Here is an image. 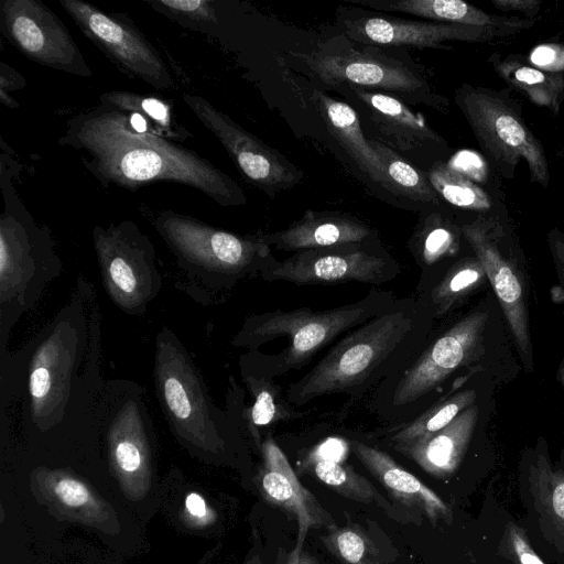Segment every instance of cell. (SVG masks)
I'll return each mask as SVG.
<instances>
[{"mask_svg":"<svg viewBox=\"0 0 564 564\" xmlns=\"http://www.w3.org/2000/svg\"><path fill=\"white\" fill-rule=\"evenodd\" d=\"M58 143L87 153L84 165L102 186L135 191L154 182H172L197 189L224 207L247 203L240 185L205 158L137 130L122 110L100 101L72 118Z\"/></svg>","mask_w":564,"mask_h":564,"instance_id":"1","label":"cell"},{"mask_svg":"<svg viewBox=\"0 0 564 564\" xmlns=\"http://www.w3.org/2000/svg\"><path fill=\"white\" fill-rule=\"evenodd\" d=\"M434 316L419 299H397L383 313L339 337L318 361L286 390L301 406L319 397L359 398L389 379L427 344Z\"/></svg>","mask_w":564,"mask_h":564,"instance_id":"2","label":"cell"},{"mask_svg":"<svg viewBox=\"0 0 564 564\" xmlns=\"http://www.w3.org/2000/svg\"><path fill=\"white\" fill-rule=\"evenodd\" d=\"M395 301L392 292L372 290L359 301L335 308L301 307L252 314L231 340L234 346L249 349L239 360L240 370L268 379L299 370L344 334L383 313Z\"/></svg>","mask_w":564,"mask_h":564,"instance_id":"3","label":"cell"},{"mask_svg":"<svg viewBox=\"0 0 564 564\" xmlns=\"http://www.w3.org/2000/svg\"><path fill=\"white\" fill-rule=\"evenodd\" d=\"M1 164L0 330L2 343L19 318L62 271L54 241L22 205Z\"/></svg>","mask_w":564,"mask_h":564,"instance_id":"4","label":"cell"},{"mask_svg":"<svg viewBox=\"0 0 564 564\" xmlns=\"http://www.w3.org/2000/svg\"><path fill=\"white\" fill-rule=\"evenodd\" d=\"M153 225L187 278L212 289L261 276L276 261L261 235L240 236L171 209L159 212Z\"/></svg>","mask_w":564,"mask_h":564,"instance_id":"5","label":"cell"},{"mask_svg":"<svg viewBox=\"0 0 564 564\" xmlns=\"http://www.w3.org/2000/svg\"><path fill=\"white\" fill-rule=\"evenodd\" d=\"M154 386L165 420L184 445L204 454L224 449L237 423L215 405L193 358L166 327L155 340Z\"/></svg>","mask_w":564,"mask_h":564,"instance_id":"6","label":"cell"},{"mask_svg":"<svg viewBox=\"0 0 564 564\" xmlns=\"http://www.w3.org/2000/svg\"><path fill=\"white\" fill-rule=\"evenodd\" d=\"M487 321L486 308L474 310L429 340L404 368L375 389L373 410L401 425L421 414L429 397L477 356Z\"/></svg>","mask_w":564,"mask_h":564,"instance_id":"7","label":"cell"},{"mask_svg":"<svg viewBox=\"0 0 564 564\" xmlns=\"http://www.w3.org/2000/svg\"><path fill=\"white\" fill-rule=\"evenodd\" d=\"M82 296L74 300L44 330L28 367L30 416L36 426L62 423L84 359L86 321Z\"/></svg>","mask_w":564,"mask_h":564,"instance_id":"8","label":"cell"},{"mask_svg":"<svg viewBox=\"0 0 564 564\" xmlns=\"http://www.w3.org/2000/svg\"><path fill=\"white\" fill-rule=\"evenodd\" d=\"M349 39L336 36L297 57L327 86L381 89L433 107L440 105L442 99L432 91L421 72L369 45L358 48Z\"/></svg>","mask_w":564,"mask_h":564,"instance_id":"9","label":"cell"},{"mask_svg":"<svg viewBox=\"0 0 564 564\" xmlns=\"http://www.w3.org/2000/svg\"><path fill=\"white\" fill-rule=\"evenodd\" d=\"M93 243L111 301L127 314H143L162 286L150 238L135 223L126 219L95 226Z\"/></svg>","mask_w":564,"mask_h":564,"instance_id":"10","label":"cell"},{"mask_svg":"<svg viewBox=\"0 0 564 564\" xmlns=\"http://www.w3.org/2000/svg\"><path fill=\"white\" fill-rule=\"evenodd\" d=\"M455 99L479 144L500 169L512 174L524 160L532 181L547 186L550 173L542 145L510 105L489 90L469 85L460 87Z\"/></svg>","mask_w":564,"mask_h":564,"instance_id":"11","label":"cell"},{"mask_svg":"<svg viewBox=\"0 0 564 564\" xmlns=\"http://www.w3.org/2000/svg\"><path fill=\"white\" fill-rule=\"evenodd\" d=\"M84 35L130 77L171 90L176 83L159 51L127 17L79 0H58Z\"/></svg>","mask_w":564,"mask_h":564,"instance_id":"12","label":"cell"},{"mask_svg":"<svg viewBox=\"0 0 564 564\" xmlns=\"http://www.w3.org/2000/svg\"><path fill=\"white\" fill-rule=\"evenodd\" d=\"M399 264L383 250L351 243L295 252L275 261L262 274L267 282L332 285L347 282L382 284L400 274Z\"/></svg>","mask_w":564,"mask_h":564,"instance_id":"13","label":"cell"},{"mask_svg":"<svg viewBox=\"0 0 564 564\" xmlns=\"http://www.w3.org/2000/svg\"><path fill=\"white\" fill-rule=\"evenodd\" d=\"M0 28L29 59L72 75L89 77L91 69L64 22L39 0H2Z\"/></svg>","mask_w":564,"mask_h":564,"instance_id":"14","label":"cell"},{"mask_svg":"<svg viewBox=\"0 0 564 564\" xmlns=\"http://www.w3.org/2000/svg\"><path fill=\"white\" fill-rule=\"evenodd\" d=\"M185 105L223 144L245 177L268 196L299 184L304 173L205 98L186 93Z\"/></svg>","mask_w":564,"mask_h":564,"instance_id":"15","label":"cell"},{"mask_svg":"<svg viewBox=\"0 0 564 564\" xmlns=\"http://www.w3.org/2000/svg\"><path fill=\"white\" fill-rule=\"evenodd\" d=\"M460 231L485 269L525 370L532 371L533 351L524 282L517 262L503 251L497 229L487 219L465 224Z\"/></svg>","mask_w":564,"mask_h":564,"instance_id":"16","label":"cell"},{"mask_svg":"<svg viewBox=\"0 0 564 564\" xmlns=\"http://www.w3.org/2000/svg\"><path fill=\"white\" fill-rule=\"evenodd\" d=\"M260 451L262 465L258 477L263 498L293 517L297 523V540L286 561V564H294L303 551L305 538L312 527L327 529L336 523L316 497L299 480L288 457L271 435L261 443Z\"/></svg>","mask_w":564,"mask_h":564,"instance_id":"17","label":"cell"},{"mask_svg":"<svg viewBox=\"0 0 564 564\" xmlns=\"http://www.w3.org/2000/svg\"><path fill=\"white\" fill-rule=\"evenodd\" d=\"M340 28L350 41L369 46L442 47L445 41L489 42L501 33L480 26L388 17H345Z\"/></svg>","mask_w":564,"mask_h":564,"instance_id":"18","label":"cell"},{"mask_svg":"<svg viewBox=\"0 0 564 564\" xmlns=\"http://www.w3.org/2000/svg\"><path fill=\"white\" fill-rule=\"evenodd\" d=\"M339 87L350 91L361 102L376 131L375 139L392 150L414 155L443 141L421 116L395 96L354 85Z\"/></svg>","mask_w":564,"mask_h":564,"instance_id":"19","label":"cell"},{"mask_svg":"<svg viewBox=\"0 0 564 564\" xmlns=\"http://www.w3.org/2000/svg\"><path fill=\"white\" fill-rule=\"evenodd\" d=\"M349 446L393 500L417 510L433 527L440 522H452V511L442 498L388 453L356 440L350 441Z\"/></svg>","mask_w":564,"mask_h":564,"instance_id":"20","label":"cell"},{"mask_svg":"<svg viewBox=\"0 0 564 564\" xmlns=\"http://www.w3.org/2000/svg\"><path fill=\"white\" fill-rule=\"evenodd\" d=\"M270 247L283 251L365 243L373 239L372 229L349 215L307 210L283 230L261 235Z\"/></svg>","mask_w":564,"mask_h":564,"instance_id":"21","label":"cell"},{"mask_svg":"<svg viewBox=\"0 0 564 564\" xmlns=\"http://www.w3.org/2000/svg\"><path fill=\"white\" fill-rule=\"evenodd\" d=\"M478 406L470 405L442 430L394 451L413 460L426 474L447 479L459 467L478 420Z\"/></svg>","mask_w":564,"mask_h":564,"instance_id":"22","label":"cell"},{"mask_svg":"<svg viewBox=\"0 0 564 564\" xmlns=\"http://www.w3.org/2000/svg\"><path fill=\"white\" fill-rule=\"evenodd\" d=\"M381 11L402 12L432 22L455 23L495 30L511 35L534 24L533 20L487 13L462 0H347Z\"/></svg>","mask_w":564,"mask_h":564,"instance_id":"23","label":"cell"},{"mask_svg":"<svg viewBox=\"0 0 564 564\" xmlns=\"http://www.w3.org/2000/svg\"><path fill=\"white\" fill-rule=\"evenodd\" d=\"M312 99L330 134L339 142L356 165L384 188L383 164L361 129L358 113L348 104L314 89Z\"/></svg>","mask_w":564,"mask_h":564,"instance_id":"24","label":"cell"},{"mask_svg":"<svg viewBox=\"0 0 564 564\" xmlns=\"http://www.w3.org/2000/svg\"><path fill=\"white\" fill-rule=\"evenodd\" d=\"M241 377L253 398V403L248 409H241L235 397L228 391L227 412L237 423H245L247 429L259 445L258 429L270 425L274 422L292 417L303 416L296 413L281 388L273 382V379L258 377L241 372Z\"/></svg>","mask_w":564,"mask_h":564,"instance_id":"25","label":"cell"},{"mask_svg":"<svg viewBox=\"0 0 564 564\" xmlns=\"http://www.w3.org/2000/svg\"><path fill=\"white\" fill-rule=\"evenodd\" d=\"M301 470L319 480L336 494L362 503H378L389 508L377 488L344 462L308 452L301 463Z\"/></svg>","mask_w":564,"mask_h":564,"instance_id":"26","label":"cell"},{"mask_svg":"<svg viewBox=\"0 0 564 564\" xmlns=\"http://www.w3.org/2000/svg\"><path fill=\"white\" fill-rule=\"evenodd\" d=\"M487 279L476 257L463 258L447 269L444 275L417 297L432 311L434 318L448 314L460 301Z\"/></svg>","mask_w":564,"mask_h":564,"instance_id":"27","label":"cell"},{"mask_svg":"<svg viewBox=\"0 0 564 564\" xmlns=\"http://www.w3.org/2000/svg\"><path fill=\"white\" fill-rule=\"evenodd\" d=\"M494 66L509 86L523 91L532 102L558 111L564 99L563 74L545 72L512 58L494 61Z\"/></svg>","mask_w":564,"mask_h":564,"instance_id":"28","label":"cell"},{"mask_svg":"<svg viewBox=\"0 0 564 564\" xmlns=\"http://www.w3.org/2000/svg\"><path fill=\"white\" fill-rule=\"evenodd\" d=\"M99 101L138 112L152 124L159 135L174 142L193 138V133L177 120L173 106L161 96L112 90L101 94Z\"/></svg>","mask_w":564,"mask_h":564,"instance_id":"29","label":"cell"},{"mask_svg":"<svg viewBox=\"0 0 564 564\" xmlns=\"http://www.w3.org/2000/svg\"><path fill=\"white\" fill-rule=\"evenodd\" d=\"M529 489L542 523L564 539V471L553 470L544 456L531 465Z\"/></svg>","mask_w":564,"mask_h":564,"instance_id":"30","label":"cell"},{"mask_svg":"<svg viewBox=\"0 0 564 564\" xmlns=\"http://www.w3.org/2000/svg\"><path fill=\"white\" fill-rule=\"evenodd\" d=\"M476 391L466 389L435 401L421 414L402 424L391 436L393 448L410 445L448 425L460 412L475 404Z\"/></svg>","mask_w":564,"mask_h":564,"instance_id":"31","label":"cell"},{"mask_svg":"<svg viewBox=\"0 0 564 564\" xmlns=\"http://www.w3.org/2000/svg\"><path fill=\"white\" fill-rule=\"evenodd\" d=\"M368 140L383 164L387 191L424 204L438 202V195L430 184L426 174L380 141L372 138Z\"/></svg>","mask_w":564,"mask_h":564,"instance_id":"32","label":"cell"},{"mask_svg":"<svg viewBox=\"0 0 564 564\" xmlns=\"http://www.w3.org/2000/svg\"><path fill=\"white\" fill-rule=\"evenodd\" d=\"M426 177L437 195L454 206L477 212H486L491 207L488 194L448 164L435 162Z\"/></svg>","mask_w":564,"mask_h":564,"instance_id":"33","label":"cell"},{"mask_svg":"<svg viewBox=\"0 0 564 564\" xmlns=\"http://www.w3.org/2000/svg\"><path fill=\"white\" fill-rule=\"evenodd\" d=\"M321 540L341 564H383L378 547L358 524H336L326 529Z\"/></svg>","mask_w":564,"mask_h":564,"instance_id":"34","label":"cell"},{"mask_svg":"<svg viewBox=\"0 0 564 564\" xmlns=\"http://www.w3.org/2000/svg\"><path fill=\"white\" fill-rule=\"evenodd\" d=\"M457 249L454 231L437 216L430 217L414 235L411 251L422 269L430 268Z\"/></svg>","mask_w":564,"mask_h":564,"instance_id":"35","label":"cell"},{"mask_svg":"<svg viewBox=\"0 0 564 564\" xmlns=\"http://www.w3.org/2000/svg\"><path fill=\"white\" fill-rule=\"evenodd\" d=\"M148 3L186 26L202 29L217 24L215 2L210 0H152Z\"/></svg>","mask_w":564,"mask_h":564,"instance_id":"36","label":"cell"},{"mask_svg":"<svg viewBox=\"0 0 564 564\" xmlns=\"http://www.w3.org/2000/svg\"><path fill=\"white\" fill-rule=\"evenodd\" d=\"M505 543L518 564H545L534 552L522 529L512 522L506 527Z\"/></svg>","mask_w":564,"mask_h":564,"instance_id":"37","label":"cell"},{"mask_svg":"<svg viewBox=\"0 0 564 564\" xmlns=\"http://www.w3.org/2000/svg\"><path fill=\"white\" fill-rule=\"evenodd\" d=\"M53 489L58 500L69 508H79L93 500L88 488L74 477H58Z\"/></svg>","mask_w":564,"mask_h":564,"instance_id":"38","label":"cell"},{"mask_svg":"<svg viewBox=\"0 0 564 564\" xmlns=\"http://www.w3.org/2000/svg\"><path fill=\"white\" fill-rule=\"evenodd\" d=\"M547 241L557 279L551 288V297L554 303L564 306V234L552 229L547 235Z\"/></svg>","mask_w":564,"mask_h":564,"instance_id":"39","label":"cell"},{"mask_svg":"<svg viewBox=\"0 0 564 564\" xmlns=\"http://www.w3.org/2000/svg\"><path fill=\"white\" fill-rule=\"evenodd\" d=\"M531 65L550 73L562 74L564 70V46L542 44L533 48L529 56Z\"/></svg>","mask_w":564,"mask_h":564,"instance_id":"40","label":"cell"},{"mask_svg":"<svg viewBox=\"0 0 564 564\" xmlns=\"http://www.w3.org/2000/svg\"><path fill=\"white\" fill-rule=\"evenodd\" d=\"M491 3L501 11H520L533 18L540 10L539 0H491Z\"/></svg>","mask_w":564,"mask_h":564,"instance_id":"41","label":"cell"},{"mask_svg":"<svg viewBox=\"0 0 564 564\" xmlns=\"http://www.w3.org/2000/svg\"><path fill=\"white\" fill-rule=\"evenodd\" d=\"M20 82L25 83L24 78L17 70L1 63L0 93H4L7 89H20V87H23L20 85Z\"/></svg>","mask_w":564,"mask_h":564,"instance_id":"42","label":"cell"},{"mask_svg":"<svg viewBox=\"0 0 564 564\" xmlns=\"http://www.w3.org/2000/svg\"><path fill=\"white\" fill-rule=\"evenodd\" d=\"M185 508L192 518L203 520L208 516L204 498L197 492H189L185 498Z\"/></svg>","mask_w":564,"mask_h":564,"instance_id":"43","label":"cell"},{"mask_svg":"<svg viewBox=\"0 0 564 564\" xmlns=\"http://www.w3.org/2000/svg\"><path fill=\"white\" fill-rule=\"evenodd\" d=\"M294 564H319L317 558L307 551H302L299 560Z\"/></svg>","mask_w":564,"mask_h":564,"instance_id":"44","label":"cell"},{"mask_svg":"<svg viewBox=\"0 0 564 564\" xmlns=\"http://www.w3.org/2000/svg\"><path fill=\"white\" fill-rule=\"evenodd\" d=\"M557 378L564 388V360L561 362L557 369Z\"/></svg>","mask_w":564,"mask_h":564,"instance_id":"45","label":"cell"},{"mask_svg":"<svg viewBox=\"0 0 564 564\" xmlns=\"http://www.w3.org/2000/svg\"><path fill=\"white\" fill-rule=\"evenodd\" d=\"M247 564H262L260 558L258 556H253L252 558H250Z\"/></svg>","mask_w":564,"mask_h":564,"instance_id":"46","label":"cell"}]
</instances>
